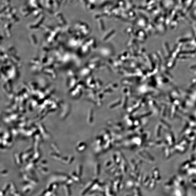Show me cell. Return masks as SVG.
I'll return each mask as SVG.
<instances>
[{"mask_svg": "<svg viewBox=\"0 0 196 196\" xmlns=\"http://www.w3.org/2000/svg\"><path fill=\"white\" fill-rule=\"evenodd\" d=\"M15 158L16 162L18 165H21V161L20 159V156L19 155H18V154H15Z\"/></svg>", "mask_w": 196, "mask_h": 196, "instance_id": "1", "label": "cell"}, {"mask_svg": "<svg viewBox=\"0 0 196 196\" xmlns=\"http://www.w3.org/2000/svg\"><path fill=\"white\" fill-rule=\"evenodd\" d=\"M31 189H32V188H31V187L29 186L28 185L26 186L25 187H24L23 190V192L24 193H27L31 191Z\"/></svg>", "mask_w": 196, "mask_h": 196, "instance_id": "2", "label": "cell"}, {"mask_svg": "<svg viewBox=\"0 0 196 196\" xmlns=\"http://www.w3.org/2000/svg\"><path fill=\"white\" fill-rule=\"evenodd\" d=\"M51 156H52V158L55 159L56 160H58V159H59L60 158V155H59V154H58V153H57V154H55H55H53V153H52L51 154Z\"/></svg>", "mask_w": 196, "mask_h": 196, "instance_id": "3", "label": "cell"}, {"mask_svg": "<svg viewBox=\"0 0 196 196\" xmlns=\"http://www.w3.org/2000/svg\"><path fill=\"white\" fill-rule=\"evenodd\" d=\"M67 186H65V190H66V192L67 194H68V195H70V194H71L70 190H69V188Z\"/></svg>", "mask_w": 196, "mask_h": 196, "instance_id": "4", "label": "cell"}, {"mask_svg": "<svg viewBox=\"0 0 196 196\" xmlns=\"http://www.w3.org/2000/svg\"><path fill=\"white\" fill-rule=\"evenodd\" d=\"M7 173V171H3L1 172V174H3V175H4V174H6Z\"/></svg>", "mask_w": 196, "mask_h": 196, "instance_id": "5", "label": "cell"}]
</instances>
